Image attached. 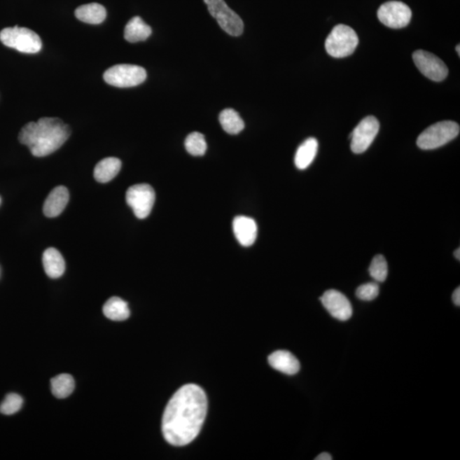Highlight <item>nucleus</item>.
Listing matches in <instances>:
<instances>
[{"label":"nucleus","mask_w":460,"mask_h":460,"mask_svg":"<svg viewBox=\"0 0 460 460\" xmlns=\"http://www.w3.org/2000/svg\"><path fill=\"white\" fill-rule=\"evenodd\" d=\"M207 412L206 393L198 385H184L175 393L165 409L162 433L171 445H188L202 430Z\"/></svg>","instance_id":"f257e3e1"},{"label":"nucleus","mask_w":460,"mask_h":460,"mask_svg":"<svg viewBox=\"0 0 460 460\" xmlns=\"http://www.w3.org/2000/svg\"><path fill=\"white\" fill-rule=\"evenodd\" d=\"M71 134L69 125L58 118H41L30 122L19 133L20 143L29 147L35 157H45L56 152Z\"/></svg>","instance_id":"f03ea898"},{"label":"nucleus","mask_w":460,"mask_h":460,"mask_svg":"<svg viewBox=\"0 0 460 460\" xmlns=\"http://www.w3.org/2000/svg\"><path fill=\"white\" fill-rule=\"evenodd\" d=\"M359 44L355 30L351 27L339 25L333 27L326 39L325 47L326 53L335 58H343L351 56Z\"/></svg>","instance_id":"7ed1b4c3"},{"label":"nucleus","mask_w":460,"mask_h":460,"mask_svg":"<svg viewBox=\"0 0 460 460\" xmlns=\"http://www.w3.org/2000/svg\"><path fill=\"white\" fill-rule=\"evenodd\" d=\"M459 125L454 121L445 120L431 125L420 134L417 140L418 146L424 151L443 146L459 134Z\"/></svg>","instance_id":"20e7f679"},{"label":"nucleus","mask_w":460,"mask_h":460,"mask_svg":"<svg viewBox=\"0 0 460 460\" xmlns=\"http://www.w3.org/2000/svg\"><path fill=\"white\" fill-rule=\"evenodd\" d=\"M0 41L10 48L20 53L34 54L42 48L41 38L33 30L27 27H6L0 32Z\"/></svg>","instance_id":"39448f33"},{"label":"nucleus","mask_w":460,"mask_h":460,"mask_svg":"<svg viewBox=\"0 0 460 460\" xmlns=\"http://www.w3.org/2000/svg\"><path fill=\"white\" fill-rule=\"evenodd\" d=\"M147 72L140 66L118 64L105 71L104 78L110 85L120 88H133L144 83Z\"/></svg>","instance_id":"423d86ee"},{"label":"nucleus","mask_w":460,"mask_h":460,"mask_svg":"<svg viewBox=\"0 0 460 460\" xmlns=\"http://www.w3.org/2000/svg\"><path fill=\"white\" fill-rule=\"evenodd\" d=\"M207 6L208 11L227 34L237 37L243 33L244 23L242 18L228 6L224 0H209Z\"/></svg>","instance_id":"0eeeda50"},{"label":"nucleus","mask_w":460,"mask_h":460,"mask_svg":"<svg viewBox=\"0 0 460 460\" xmlns=\"http://www.w3.org/2000/svg\"><path fill=\"white\" fill-rule=\"evenodd\" d=\"M125 200L128 206L132 207L136 217L144 219L151 214L155 204V193L148 184H136L128 188Z\"/></svg>","instance_id":"6e6552de"},{"label":"nucleus","mask_w":460,"mask_h":460,"mask_svg":"<svg viewBox=\"0 0 460 460\" xmlns=\"http://www.w3.org/2000/svg\"><path fill=\"white\" fill-rule=\"evenodd\" d=\"M377 18L384 25L399 29L407 27L411 21L412 11L406 4L399 1L384 3L377 11Z\"/></svg>","instance_id":"1a4fd4ad"},{"label":"nucleus","mask_w":460,"mask_h":460,"mask_svg":"<svg viewBox=\"0 0 460 460\" xmlns=\"http://www.w3.org/2000/svg\"><path fill=\"white\" fill-rule=\"evenodd\" d=\"M379 122L375 116L365 117L351 133V148L353 153H363L370 147L379 133Z\"/></svg>","instance_id":"9d476101"},{"label":"nucleus","mask_w":460,"mask_h":460,"mask_svg":"<svg viewBox=\"0 0 460 460\" xmlns=\"http://www.w3.org/2000/svg\"><path fill=\"white\" fill-rule=\"evenodd\" d=\"M412 59L420 72L431 81H442L448 76L447 67L434 54L419 50L412 54Z\"/></svg>","instance_id":"9b49d317"},{"label":"nucleus","mask_w":460,"mask_h":460,"mask_svg":"<svg viewBox=\"0 0 460 460\" xmlns=\"http://www.w3.org/2000/svg\"><path fill=\"white\" fill-rule=\"evenodd\" d=\"M322 305L331 316L340 321H348L352 316L351 302L345 295L336 290H328L321 298Z\"/></svg>","instance_id":"f8f14e48"},{"label":"nucleus","mask_w":460,"mask_h":460,"mask_svg":"<svg viewBox=\"0 0 460 460\" xmlns=\"http://www.w3.org/2000/svg\"><path fill=\"white\" fill-rule=\"evenodd\" d=\"M233 230L237 241L243 246H253L257 239V223L246 216H238L234 219Z\"/></svg>","instance_id":"ddd939ff"},{"label":"nucleus","mask_w":460,"mask_h":460,"mask_svg":"<svg viewBox=\"0 0 460 460\" xmlns=\"http://www.w3.org/2000/svg\"><path fill=\"white\" fill-rule=\"evenodd\" d=\"M69 200L68 188L64 186L55 188L46 198L43 211L47 218H56L65 209Z\"/></svg>","instance_id":"4468645a"},{"label":"nucleus","mask_w":460,"mask_h":460,"mask_svg":"<svg viewBox=\"0 0 460 460\" xmlns=\"http://www.w3.org/2000/svg\"><path fill=\"white\" fill-rule=\"evenodd\" d=\"M268 360L271 367L285 375H294L300 370V361L289 351H275L271 354Z\"/></svg>","instance_id":"2eb2a0df"},{"label":"nucleus","mask_w":460,"mask_h":460,"mask_svg":"<svg viewBox=\"0 0 460 460\" xmlns=\"http://www.w3.org/2000/svg\"><path fill=\"white\" fill-rule=\"evenodd\" d=\"M43 266L50 278L57 279L64 274L65 261L60 251L57 249H46L43 254Z\"/></svg>","instance_id":"dca6fc26"},{"label":"nucleus","mask_w":460,"mask_h":460,"mask_svg":"<svg viewBox=\"0 0 460 460\" xmlns=\"http://www.w3.org/2000/svg\"><path fill=\"white\" fill-rule=\"evenodd\" d=\"M121 169V161L115 157H109L98 162L94 170V178L97 182L105 183L115 179Z\"/></svg>","instance_id":"f3484780"},{"label":"nucleus","mask_w":460,"mask_h":460,"mask_svg":"<svg viewBox=\"0 0 460 460\" xmlns=\"http://www.w3.org/2000/svg\"><path fill=\"white\" fill-rule=\"evenodd\" d=\"M76 17L80 21L89 23V25H100L107 17V11L99 4L90 3L78 7L76 11Z\"/></svg>","instance_id":"a211bd4d"},{"label":"nucleus","mask_w":460,"mask_h":460,"mask_svg":"<svg viewBox=\"0 0 460 460\" xmlns=\"http://www.w3.org/2000/svg\"><path fill=\"white\" fill-rule=\"evenodd\" d=\"M151 34V27L139 17L130 20L125 27V39L130 43L146 41Z\"/></svg>","instance_id":"6ab92c4d"},{"label":"nucleus","mask_w":460,"mask_h":460,"mask_svg":"<svg viewBox=\"0 0 460 460\" xmlns=\"http://www.w3.org/2000/svg\"><path fill=\"white\" fill-rule=\"evenodd\" d=\"M318 141L314 137H310L298 147L296 155H295V165L300 170L308 168L310 164L316 158L318 151Z\"/></svg>","instance_id":"aec40b11"},{"label":"nucleus","mask_w":460,"mask_h":460,"mask_svg":"<svg viewBox=\"0 0 460 460\" xmlns=\"http://www.w3.org/2000/svg\"><path fill=\"white\" fill-rule=\"evenodd\" d=\"M102 312L109 319L116 321L127 320L131 314L127 302L118 297L110 298L105 302Z\"/></svg>","instance_id":"412c9836"},{"label":"nucleus","mask_w":460,"mask_h":460,"mask_svg":"<svg viewBox=\"0 0 460 460\" xmlns=\"http://www.w3.org/2000/svg\"><path fill=\"white\" fill-rule=\"evenodd\" d=\"M219 121L224 131L231 135H237L245 128V123L242 117L232 109L223 110L220 113Z\"/></svg>","instance_id":"4be33fe9"},{"label":"nucleus","mask_w":460,"mask_h":460,"mask_svg":"<svg viewBox=\"0 0 460 460\" xmlns=\"http://www.w3.org/2000/svg\"><path fill=\"white\" fill-rule=\"evenodd\" d=\"M51 391L59 399H64L72 394L76 383L74 377L69 375H57L50 381Z\"/></svg>","instance_id":"5701e85b"},{"label":"nucleus","mask_w":460,"mask_h":460,"mask_svg":"<svg viewBox=\"0 0 460 460\" xmlns=\"http://www.w3.org/2000/svg\"><path fill=\"white\" fill-rule=\"evenodd\" d=\"M186 151L194 156H202L206 153L207 144L204 135L200 132H192L186 140Z\"/></svg>","instance_id":"b1692460"},{"label":"nucleus","mask_w":460,"mask_h":460,"mask_svg":"<svg viewBox=\"0 0 460 460\" xmlns=\"http://www.w3.org/2000/svg\"><path fill=\"white\" fill-rule=\"evenodd\" d=\"M369 273L373 280L377 282H383L386 280L388 277V265L384 256L377 255L373 258L370 267H369Z\"/></svg>","instance_id":"393cba45"},{"label":"nucleus","mask_w":460,"mask_h":460,"mask_svg":"<svg viewBox=\"0 0 460 460\" xmlns=\"http://www.w3.org/2000/svg\"><path fill=\"white\" fill-rule=\"evenodd\" d=\"M23 400L21 396L15 393L7 395L6 399L0 405V412L5 415H13L22 408Z\"/></svg>","instance_id":"a878e982"},{"label":"nucleus","mask_w":460,"mask_h":460,"mask_svg":"<svg viewBox=\"0 0 460 460\" xmlns=\"http://www.w3.org/2000/svg\"><path fill=\"white\" fill-rule=\"evenodd\" d=\"M379 293V286L375 282L361 285L356 290V297L361 300L372 301L375 300Z\"/></svg>","instance_id":"bb28decb"},{"label":"nucleus","mask_w":460,"mask_h":460,"mask_svg":"<svg viewBox=\"0 0 460 460\" xmlns=\"http://www.w3.org/2000/svg\"><path fill=\"white\" fill-rule=\"evenodd\" d=\"M453 300L455 305H460V288L455 289L453 294Z\"/></svg>","instance_id":"cd10ccee"},{"label":"nucleus","mask_w":460,"mask_h":460,"mask_svg":"<svg viewBox=\"0 0 460 460\" xmlns=\"http://www.w3.org/2000/svg\"><path fill=\"white\" fill-rule=\"evenodd\" d=\"M316 460H332L333 457L328 453H322L320 455H318Z\"/></svg>","instance_id":"c85d7f7f"},{"label":"nucleus","mask_w":460,"mask_h":460,"mask_svg":"<svg viewBox=\"0 0 460 460\" xmlns=\"http://www.w3.org/2000/svg\"><path fill=\"white\" fill-rule=\"evenodd\" d=\"M454 257L456 259H458V260H460V249H458L454 251Z\"/></svg>","instance_id":"c756f323"},{"label":"nucleus","mask_w":460,"mask_h":460,"mask_svg":"<svg viewBox=\"0 0 460 460\" xmlns=\"http://www.w3.org/2000/svg\"><path fill=\"white\" fill-rule=\"evenodd\" d=\"M459 48H460V46L458 45L457 47H456V50H457L459 56L460 55V49Z\"/></svg>","instance_id":"7c9ffc66"},{"label":"nucleus","mask_w":460,"mask_h":460,"mask_svg":"<svg viewBox=\"0 0 460 460\" xmlns=\"http://www.w3.org/2000/svg\"><path fill=\"white\" fill-rule=\"evenodd\" d=\"M0 203H1V198H0Z\"/></svg>","instance_id":"2f4dec72"}]
</instances>
